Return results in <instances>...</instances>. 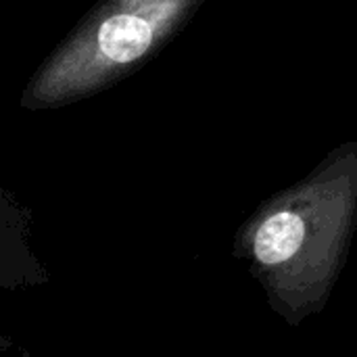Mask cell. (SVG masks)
I'll list each match as a JSON object with an SVG mask.
<instances>
[{
    "label": "cell",
    "instance_id": "1",
    "mask_svg": "<svg viewBox=\"0 0 357 357\" xmlns=\"http://www.w3.org/2000/svg\"><path fill=\"white\" fill-rule=\"evenodd\" d=\"M357 232V140L331 149L238 226L232 253L289 326L322 314Z\"/></svg>",
    "mask_w": 357,
    "mask_h": 357
},
{
    "label": "cell",
    "instance_id": "2",
    "mask_svg": "<svg viewBox=\"0 0 357 357\" xmlns=\"http://www.w3.org/2000/svg\"><path fill=\"white\" fill-rule=\"evenodd\" d=\"M205 0H98L42 59L19 107L52 111L88 100L151 63Z\"/></svg>",
    "mask_w": 357,
    "mask_h": 357
}]
</instances>
